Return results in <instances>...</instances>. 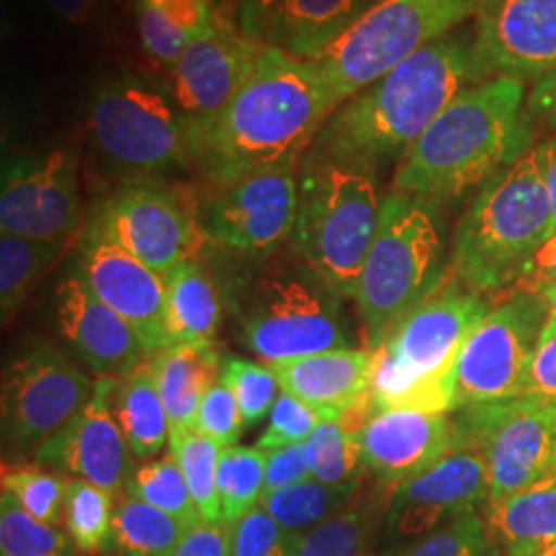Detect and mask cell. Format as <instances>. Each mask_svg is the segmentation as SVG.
Returning a JSON list of instances; mask_svg holds the SVG:
<instances>
[{
	"instance_id": "1",
	"label": "cell",
	"mask_w": 556,
	"mask_h": 556,
	"mask_svg": "<svg viewBox=\"0 0 556 556\" xmlns=\"http://www.w3.org/2000/svg\"><path fill=\"white\" fill-rule=\"evenodd\" d=\"M330 114L316 60L266 46L233 100L211 118L188 119L192 172L215 190L289 155H305Z\"/></svg>"
},
{
	"instance_id": "2",
	"label": "cell",
	"mask_w": 556,
	"mask_h": 556,
	"mask_svg": "<svg viewBox=\"0 0 556 556\" xmlns=\"http://www.w3.org/2000/svg\"><path fill=\"white\" fill-rule=\"evenodd\" d=\"M480 83L472 27H457L340 103L309 149L378 167L402 161L457 93Z\"/></svg>"
},
{
	"instance_id": "3",
	"label": "cell",
	"mask_w": 556,
	"mask_h": 556,
	"mask_svg": "<svg viewBox=\"0 0 556 556\" xmlns=\"http://www.w3.org/2000/svg\"><path fill=\"white\" fill-rule=\"evenodd\" d=\"M526 98L509 77L464 87L400 161L392 190L443 204L480 188L536 144Z\"/></svg>"
},
{
	"instance_id": "4",
	"label": "cell",
	"mask_w": 556,
	"mask_h": 556,
	"mask_svg": "<svg viewBox=\"0 0 556 556\" xmlns=\"http://www.w3.org/2000/svg\"><path fill=\"white\" fill-rule=\"evenodd\" d=\"M491 307L484 293L454 273L445 278L371 351L369 392L376 406L452 413L457 357Z\"/></svg>"
},
{
	"instance_id": "5",
	"label": "cell",
	"mask_w": 556,
	"mask_h": 556,
	"mask_svg": "<svg viewBox=\"0 0 556 556\" xmlns=\"http://www.w3.org/2000/svg\"><path fill=\"white\" fill-rule=\"evenodd\" d=\"M273 256L254 260L258 266L233 278L225 293L243 346L266 365L353 349L344 298L295 252Z\"/></svg>"
},
{
	"instance_id": "6",
	"label": "cell",
	"mask_w": 556,
	"mask_h": 556,
	"mask_svg": "<svg viewBox=\"0 0 556 556\" xmlns=\"http://www.w3.org/2000/svg\"><path fill=\"white\" fill-rule=\"evenodd\" d=\"M551 202L538 142L478 188L459 219L452 273L480 293L514 289L548 239Z\"/></svg>"
},
{
	"instance_id": "7",
	"label": "cell",
	"mask_w": 556,
	"mask_h": 556,
	"mask_svg": "<svg viewBox=\"0 0 556 556\" xmlns=\"http://www.w3.org/2000/svg\"><path fill=\"white\" fill-rule=\"evenodd\" d=\"M298 219L291 250L344 299H355L381 202L376 167L305 151L299 167Z\"/></svg>"
},
{
	"instance_id": "8",
	"label": "cell",
	"mask_w": 556,
	"mask_h": 556,
	"mask_svg": "<svg viewBox=\"0 0 556 556\" xmlns=\"http://www.w3.org/2000/svg\"><path fill=\"white\" fill-rule=\"evenodd\" d=\"M87 137L101 169L118 184L169 181L192 169L188 118L169 83L126 68L93 89Z\"/></svg>"
},
{
	"instance_id": "9",
	"label": "cell",
	"mask_w": 556,
	"mask_h": 556,
	"mask_svg": "<svg viewBox=\"0 0 556 556\" xmlns=\"http://www.w3.org/2000/svg\"><path fill=\"white\" fill-rule=\"evenodd\" d=\"M443 258L445 225L439 204L388 192L355 293L367 351H376L452 275Z\"/></svg>"
},
{
	"instance_id": "10",
	"label": "cell",
	"mask_w": 556,
	"mask_h": 556,
	"mask_svg": "<svg viewBox=\"0 0 556 556\" xmlns=\"http://www.w3.org/2000/svg\"><path fill=\"white\" fill-rule=\"evenodd\" d=\"M480 0H378L316 64L332 112L477 15Z\"/></svg>"
},
{
	"instance_id": "11",
	"label": "cell",
	"mask_w": 556,
	"mask_h": 556,
	"mask_svg": "<svg viewBox=\"0 0 556 556\" xmlns=\"http://www.w3.org/2000/svg\"><path fill=\"white\" fill-rule=\"evenodd\" d=\"M87 220L161 277L208 243L199 200L174 181L118 184L96 202Z\"/></svg>"
},
{
	"instance_id": "12",
	"label": "cell",
	"mask_w": 556,
	"mask_h": 556,
	"mask_svg": "<svg viewBox=\"0 0 556 556\" xmlns=\"http://www.w3.org/2000/svg\"><path fill=\"white\" fill-rule=\"evenodd\" d=\"M456 415L454 431L472 441L486 462V505L556 477V402L516 396Z\"/></svg>"
},
{
	"instance_id": "13",
	"label": "cell",
	"mask_w": 556,
	"mask_h": 556,
	"mask_svg": "<svg viewBox=\"0 0 556 556\" xmlns=\"http://www.w3.org/2000/svg\"><path fill=\"white\" fill-rule=\"evenodd\" d=\"M546 319L548 307L542 295L509 289L462 346L452 413L521 396Z\"/></svg>"
},
{
	"instance_id": "14",
	"label": "cell",
	"mask_w": 556,
	"mask_h": 556,
	"mask_svg": "<svg viewBox=\"0 0 556 556\" xmlns=\"http://www.w3.org/2000/svg\"><path fill=\"white\" fill-rule=\"evenodd\" d=\"M89 376L48 344L13 358L2 374V445L11 456H36L93 396Z\"/></svg>"
},
{
	"instance_id": "15",
	"label": "cell",
	"mask_w": 556,
	"mask_h": 556,
	"mask_svg": "<svg viewBox=\"0 0 556 556\" xmlns=\"http://www.w3.org/2000/svg\"><path fill=\"white\" fill-rule=\"evenodd\" d=\"M301 160L303 155H289L211 190L206 206L200 208L208 243L236 258L260 260L291 241Z\"/></svg>"
},
{
	"instance_id": "16",
	"label": "cell",
	"mask_w": 556,
	"mask_h": 556,
	"mask_svg": "<svg viewBox=\"0 0 556 556\" xmlns=\"http://www.w3.org/2000/svg\"><path fill=\"white\" fill-rule=\"evenodd\" d=\"M83 225L79 163L73 151L52 149L4 160L0 186L2 233L77 243Z\"/></svg>"
},
{
	"instance_id": "17",
	"label": "cell",
	"mask_w": 556,
	"mask_h": 556,
	"mask_svg": "<svg viewBox=\"0 0 556 556\" xmlns=\"http://www.w3.org/2000/svg\"><path fill=\"white\" fill-rule=\"evenodd\" d=\"M489 501V470L482 452L454 431L445 456L392 491L383 536L396 548L433 532L454 517L478 511Z\"/></svg>"
},
{
	"instance_id": "18",
	"label": "cell",
	"mask_w": 556,
	"mask_h": 556,
	"mask_svg": "<svg viewBox=\"0 0 556 556\" xmlns=\"http://www.w3.org/2000/svg\"><path fill=\"white\" fill-rule=\"evenodd\" d=\"M73 262L96 295L132 326L149 357L172 346L165 321V278L160 273L130 256L87 219Z\"/></svg>"
},
{
	"instance_id": "19",
	"label": "cell",
	"mask_w": 556,
	"mask_h": 556,
	"mask_svg": "<svg viewBox=\"0 0 556 556\" xmlns=\"http://www.w3.org/2000/svg\"><path fill=\"white\" fill-rule=\"evenodd\" d=\"M472 54L480 80L536 83L556 64V0H480Z\"/></svg>"
},
{
	"instance_id": "20",
	"label": "cell",
	"mask_w": 556,
	"mask_h": 556,
	"mask_svg": "<svg viewBox=\"0 0 556 556\" xmlns=\"http://www.w3.org/2000/svg\"><path fill=\"white\" fill-rule=\"evenodd\" d=\"M116 378H98L87 406L34 456V466L96 484L118 498L135 472V456L112 410Z\"/></svg>"
},
{
	"instance_id": "21",
	"label": "cell",
	"mask_w": 556,
	"mask_h": 556,
	"mask_svg": "<svg viewBox=\"0 0 556 556\" xmlns=\"http://www.w3.org/2000/svg\"><path fill=\"white\" fill-rule=\"evenodd\" d=\"M264 41L243 36L238 25L217 23L190 41L169 68V87L188 119L215 116L254 75Z\"/></svg>"
},
{
	"instance_id": "22",
	"label": "cell",
	"mask_w": 556,
	"mask_h": 556,
	"mask_svg": "<svg viewBox=\"0 0 556 556\" xmlns=\"http://www.w3.org/2000/svg\"><path fill=\"white\" fill-rule=\"evenodd\" d=\"M54 319L60 337L98 378H124L149 361L132 326L96 295L75 262L54 291Z\"/></svg>"
},
{
	"instance_id": "23",
	"label": "cell",
	"mask_w": 556,
	"mask_h": 556,
	"mask_svg": "<svg viewBox=\"0 0 556 556\" xmlns=\"http://www.w3.org/2000/svg\"><path fill=\"white\" fill-rule=\"evenodd\" d=\"M454 445L447 415L378 408L361 431V457L369 477L388 489L438 464Z\"/></svg>"
},
{
	"instance_id": "24",
	"label": "cell",
	"mask_w": 556,
	"mask_h": 556,
	"mask_svg": "<svg viewBox=\"0 0 556 556\" xmlns=\"http://www.w3.org/2000/svg\"><path fill=\"white\" fill-rule=\"evenodd\" d=\"M270 367L282 392L312 406L324 420H334L369 392L371 351L334 349Z\"/></svg>"
},
{
	"instance_id": "25",
	"label": "cell",
	"mask_w": 556,
	"mask_h": 556,
	"mask_svg": "<svg viewBox=\"0 0 556 556\" xmlns=\"http://www.w3.org/2000/svg\"><path fill=\"white\" fill-rule=\"evenodd\" d=\"M149 363L167 410L169 439L192 431L202 397L220 378L219 346L215 340L172 344L151 355Z\"/></svg>"
},
{
	"instance_id": "26",
	"label": "cell",
	"mask_w": 556,
	"mask_h": 556,
	"mask_svg": "<svg viewBox=\"0 0 556 556\" xmlns=\"http://www.w3.org/2000/svg\"><path fill=\"white\" fill-rule=\"evenodd\" d=\"M378 0H280L266 31V46L295 59H318Z\"/></svg>"
},
{
	"instance_id": "27",
	"label": "cell",
	"mask_w": 556,
	"mask_h": 556,
	"mask_svg": "<svg viewBox=\"0 0 556 556\" xmlns=\"http://www.w3.org/2000/svg\"><path fill=\"white\" fill-rule=\"evenodd\" d=\"M163 278L169 342L188 344L215 340L223 318V291L200 256L179 262Z\"/></svg>"
},
{
	"instance_id": "28",
	"label": "cell",
	"mask_w": 556,
	"mask_h": 556,
	"mask_svg": "<svg viewBox=\"0 0 556 556\" xmlns=\"http://www.w3.org/2000/svg\"><path fill=\"white\" fill-rule=\"evenodd\" d=\"M390 497L392 489L376 480L369 489H363L361 484L357 497L342 511L299 536L291 556H363L371 553L374 544L383 534Z\"/></svg>"
},
{
	"instance_id": "29",
	"label": "cell",
	"mask_w": 556,
	"mask_h": 556,
	"mask_svg": "<svg viewBox=\"0 0 556 556\" xmlns=\"http://www.w3.org/2000/svg\"><path fill=\"white\" fill-rule=\"evenodd\" d=\"M497 548L507 556H532L556 544V477L484 507Z\"/></svg>"
},
{
	"instance_id": "30",
	"label": "cell",
	"mask_w": 556,
	"mask_h": 556,
	"mask_svg": "<svg viewBox=\"0 0 556 556\" xmlns=\"http://www.w3.org/2000/svg\"><path fill=\"white\" fill-rule=\"evenodd\" d=\"M112 410L137 462H149L169 445V420L151 363L116 379Z\"/></svg>"
},
{
	"instance_id": "31",
	"label": "cell",
	"mask_w": 556,
	"mask_h": 556,
	"mask_svg": "<svg viewBox=\"0 0 556 556\" xmlns=\"http://www.w3.org/2000/svg\"><path fill=\"white\" fill-rule=\"evenodd\" d=\"M75 243L0 236V314L2 326L11 324L23 303L41 282L66 250Z\"/></svg>"
},
{
	"instance_id": "32",
	"label": "cell",
	"mask_w": 556,
	"mask_h": 556,
	"mask_svg": "<svg viewBox=\"0 0 556 556\" xmlns=\"http://www.w3.org/2000/svg\"><path fill=\"white\" fill-rule=\"evenodd\" d=\"M363 480L357 484H326L307 478L260 501V507L293 534H305L328 517L337 516L357 497Z\"/></svg>"
},
{
	"instance_id": "33",
	"label": "cell",
	"mask_w": 556,
	"mask_h": 556,
	"mask_svg": "<svg viewBox=\"0 0 556 556\" xmlns=\"http://www.w3.org/2000/svg\"><path fill=\"white\" fill-rule=\"evenodd\" d=\"M186 526L178 517L122 495L114 509V551L122 556H174Z\"/></svg>"
},
{
	"instance_id": "34",
	"label": "cell",
	"mask_w": 556,
	"mask_h": 556,
	"mask_svg": "<svg viewBox=\"0 0 556 556\" xmlns=\"http://www.w3.org/2000/svg\"><path fill=\"white\" fill-rule=\"evenodd\" d=\"M114 495L96 484L66 478L64 528L83 555L114 551Z\"/></svg>"
},
{
	"instance_id": "35",
	"label": "cell",
	"mask_w": 556,
	"mask_h": 556,
	"mask_svg": "<svg viewBox=\"0 0 556 556\" xmlns=\"http://www.w3.org/2000/svg\"><path fill=\"white\" fill-rule=\"evenodd\" d=\"M266 452L260 447L229 445L223 447L217 468L223 523L233 526L238 519L258 507L264 497Z\"/></svg>"
},
{
	"instance_id": "36",
	"label": "cell",
	"mask_w": 556,
	"mask_h": 556,
	"mask_svg": "<svg viewBox=\"0 0 556 556\" xmlns=\"http://www.w3.org/2000/svg\"><path fill=\"white\" fill-rule=\"evenodd\" d=\"M124 493L140 498L169 516L178 517L186 528H192L202 521L172 450L137 466L132 477L126 482Z\"/></svg>"
},
{
	"instance_id": "37",
	"label": "cell",
	"mask_w": 556,
	"mask_h": 556,
	"mask_svg": "<svg viewBox=\"0 0 556 556\" xmlns=\"http://www.w3.org/2000/svg\"><path fill=\"white\" fill-rule=\"evenodd\" d=\"M312 478L326 484H357L367 477L361 457V435L338 420H321L305 441Z\"/></svg>"
},
{
	"instance_id": "38",
	"label": "cell",
	"mask_w": 556,
	"mask_h": 556,
	"mask_svg": "<svg viewBox=\"0 0 556 556\" xmlns=\"http://www.w3.org/2000/svg\"><path fill=\"white\" fill-rule=\"evenodd\" d=\"M169 450L178 459L200 519L204 523H223L217 489L219 445L213 439L199 435L197 431H188L179 438L169 439Z\"/></svg>"
},
{
	"instance_id": "39",
	"label": "cell",
	"mask_w": 556,
	"mask_h": 556,
	"mask_svg": "<svg viewBox=\"0 0 556 556\" xmlns=\"http://www.w3.org/2000/svg\"><path fill=\"white\" fill-rule=\"evenodd\" d=\"M75 542L59 526L25 514L15 498L0 495V556H77Z\"/></svg>"
},
{
	"instance_id": "40",
	"label": "cell",
	"mask_w": 556,
	"mask_h": 556,
	"mask_svg": "<svg viewBox=\"0 0 556 556\" xmlns=\"http://www.w3.org/2000/svg\"><path fill=\"white\" fill-rule=\"evenodd\" d=\"M388 556H497V544L484 516L470 511L425 536L400 544Z\"/></svg>"
},
{
	"instance_id": "41",
	"label": "cell",
	"mask_w": 556,
	"mask_h": 556,
	"mask_svg": "<svg viewBox=\"0 0 556 556\" xmlns=\"http://www.w3.org/2000/svg\"><path fill=\"white\" fill-rule=\"evenodd\" d=\"M220 381L238 400L245 427H252L270 415L280 390L277 374L270 365L236 355L223 357Z\"/></svg>"
},
{
	"instance_id": "42",
	"label": "cell",
	"mask_w": 556,
	"mask_h": 556,
	"mask_svg": "<svg viewBox=\"0 0 556 556\" xmlns=\"http://www.w3.org/2000/svg\"><path fill=\"white\" fill-rule=\"evenodd\" d=\"M2 493L15 498L25 514L41 523L59 526L64 519L66 478L43 468H11L2 472Z\"/></svg>"
},
{
	"instance_id": "43",
	"label": "cell",
	"mask_w": 556,
	"mask_h": 556,
	"mask_svg": "<svg viewBox=\"0 0 556 556\" xmlns=\"http://www.w3.org/2000/svg\"><path fill=\"white\" fill-rule=\"evenodd\" d=\"M299 536L258 505L229 526V556H291Z\"/></svg>"
},
{
	"instance_id": "44",
	"label": "cell",
	"mask_w": 556,
	"mask_h": 556,
	"mask_svg": "<svg viewBox=\"0 0 556 556\" xmlns=\"http://www.w3.org/2000/svg\"><path fill=\"white\" fill-rule=\"evenodd\" d=\"M321 420V415L312 406L280 390L277 402L268 415V425L260 435L256 447L264 452H273L280 447L305 443Z\"/></svg>"
},
{
	"instance_id": "45",
	"label": "cell",
	"mask_w": 556,
	"mask_h": 556,
	"mask_svg": "<svg viewBox=\"0 0 556 556\" xmlns=\"http://www.w3.org/2000/svg\"><path fill=\"white\" fill-rule=\"evenodd\" d=\"M132 9L142 50L149 59L172 68L192 40L149 0H132Z\"/></svg>"
},
{
	"instance_id": "46",
	"label": "cell",
	"mask_w": 556,
	"mask_h": 556,
	"mask_svg": "<svg viewBox=\"0 0 556 556\" xmlns=\"http://www.w3.org/2000/svg\"><path fill=\"white\" fill-rule=\"evenodd\" d=\"M243 429L245 425L239 410L238 400L219 378V381L202 397L192 431L213 439L223 450V447L236 445Z\"/></svg>"
},
{
	"instance_id": "47",
	"label": "cell",
	"mask_w": 556,
	"mask_h": 556,
	"mask_svg": "<svg viewBox=\"0 0 556 556\" xmlns=\"http://www.w3.org/2000/svg\"><path fill=\"white\" fill-rule=\"evenodd\" d=\"M521 396L556 402V319H546L542 328Z\"/></svg>"
},
{
	"instance_id": "48",
	"label": "cell",
	"mask_w": 556,
	"mask_h": 556,
	"mask_svg": "<svg viewBox=\"0 0 556 556\" xmlns=\"http://www.w3.org/2000/svg\"><path fill=\"white\" fill-rule=\"evenodd\" d=\"M312 478L305 443L289 445L266 452V470H264V497Z\"/></svg>"
},
{
	"instance_id": "49",
	"label": "cell",
	"mask_w": 556,
	"mask_h": 556,
	"mask_svg": "<svg viewBox=\"0 0 556 556\" xmlns=\"http://www.w3.org/2000/svg\"><path fill=\"white\" fill-rule=\"evenodd\" d=\"M149 2L155 4L167 20L174 21L190 40H197L217 23L215 11L208 0H149Z\"/></svg>"
},
{
	"instance_id": "50",
	"label": "cell",
	"mask_w": 556,
	"mask_h": 556,
	"mask_svg": "<svg viewBox=\"0 0 556 556\" xmlns=\"http://www.w3.org/2000/svg\"><path fill=\"white\" fill-rule=\"evenodd\" d=\"M41 11L59 21L60 25L91 31L103 15V0H38Z\"/></svg>"
},
{
	"instance_id": "51",
	"label": "cell",
	"mask_w": 556,
	"mask_h": 556,
	"mask_svg": "<svg viewBox=\"0 0 556 556\" xmlns=\"http://www.w3.org/2000/svg\"><path fill=\"white\" fill-rule=\"evenodd\" d=\"M174 556H229V526L200 521L188 528Z\"/></svg>"
},
{
	"instance_id": "52",
	"label": "cell",
	"mask_w": 556,
	"mask_h": 556,
	"mask_svg": "<svg viewBox=\"0 0 556 556\" xmlns=\"http://www.w3.org/2000/svg\"><path fill=\"white\" fill-rule=\"evenodd\" d=\"M526 114L532 119V124L556 130V64L528 91Z\"/></svg>"
},
{
	"instance_id": "53",
	"label": "cell",
	"mask_w": 556,
	"mask_h": 556,
	"mask_svg": "<svg viewBox=\"0 0 556 556\" xmlns=\"http://www.w3.org/2000/svg\"><path fill=\"white\" fill-rule=\"evenodd\" d=\"M553 285H556V233L544 241V245L538 250L536 256L530 262L526 275L514 289L538 293Z\"/></svg>"
},
{
	"instance_id": "54",
	"label": "cell",
	"mask_w": 556,
	"mask_h": 556,
	"mask_svg": "<svg viewBox=\"0 0 556 556\" xmlns=\"http://www.w3.org/2000/svg\"><path fill=\"white\" fill-rule=\"evenodd\" d=\"M280 0H238L236 25L239 31L252 40H266L270 20Z\"/></svg>"
},
{
	"instance_id": "55",
	"label": "cell",
	"mask_w": 556,
	"mask_h": 556,
	"mask_svg": "<svg viewBox=\"0 0 556 556\" xmlns=\"http://www.w3.org/2000/svg\"><path fill=\"white\" fill-rule=\"evenodd\" d=\"M538 151H540V161H542V176H544L546 194H548V202H551L548 238H553L556 233V137L540 140Z\"/></svg>"
},
{
	"instance_id": "56",
	"label": "cell",
	"mask_w": 556,
	"mask_h": 556,
	"mask_svg": "<svg viewBox=\"0 0 556 556\" xmlns=\"http://www.w3.org/2000/svg\"><path fill=\"white\" fill-rule=\"evenodd\" d=\"M215 17L223 21V23H231L236 25V17H238V0H208Z\"/></svg>"
},
{
	"instance_id": "57",
	"label": "cell",
	"mask_w": 556,
	"mask_h": 556,
	"mask_svg": "<svg viewBox=\"0 0 556 556\" xmlns=\"http://www.w3.org/2000/svg\"><path fill=\"white\" fill-rule=\"evenodd\" d=\"M538 295H542L546 307H548V318L556 319V285L538 291Z\"/></svg>"
},
{
	"instance_id": "58",
	"label": "cell",
	"mask_w": 556,
	"mask_h": 556,
	"mask_svg": "<svg viewBox=\"0 0 556 556\" xmlns=\"http://www.w3.org/2000/svg\"><path fill=\"white\" fill-rule=\"evenodd\" d=\"M532 556H556V544L553 546H546V548H542V551H538Z\"/></svg>"
},
{
	"instance_id": "59",
	"label": "cell",
	"mask_w": 556,
	"mask_h": 556,
	"mask_svg": "<svg viewBox=\"0 0 556 556\" xmlns=\"http://www.w3.org/2000/svg\"><path fill=\"white\" fill-rule=\"evenodd\" d=\"M114 2H118V4H132V0H114Z\"/></svg>"
},
{
	"instance_id": "60",
	"label": "cell",
	"mask_w": 556,
	"mask_h": 556,
	"mask_svg": "<svg viewBox=\"0 0 556 556\" xmlns=\"http://www.w3.org/2000/svg\"><path fill=\"white\" fill-rule=\"evenodd\" d=\"M363 556H381V555H378V553H374V551H371V553H365V555Z\"/></svg>"
}]
</instances>
